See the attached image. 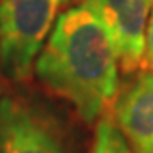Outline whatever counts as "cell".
I'll return each instance as SVG.
<instances>
[{"label":"cell","instance_id":"6da1fadb","mask_svg":"<svg viewBox=\"0 0 153 153\" xmlns=\"http://www.w3.org/2000/svg\"><path fill=\"white\" fill-rule=\"evenodd\" d=\"M48 94L73 105L87 124L111 114L119 92V61L102 22L85 5L65 10L34 61Z\"/></svg>","mask_w":153,"mask_h":153},{"label":"cell","instance_id":"7a4b0ae2","mask_svg":"<svg viewBox=\"0 0 153 153\" xmlns=\"http://www.w3.org/2000/svg\"><path fill=\"white\" fill-rule=\"evenodd\" d=\"M61 0H0V71L27 80L44 39L55 26Z\"/></svg>","mask_w":153,"mask_h":153},{"label":"cell","instance_id":"3957f363","mask_svg":"<svg viewBox=\"0 0 153 153\" xmlns=\"http://www.w3.org/2000/svg\"><path fill=\"white\" fill-rule=\"evenodd\" d=\"M0 153H70L60 128L17 97L0 100Z\"/></svg>","mask_w":153,"mask_h":153},{"label":"cell","instance_id":"277c9868","mask_svg":"<svg viewBox=\"0 0 153 153\" xmlns=\"http://www.w3.org/2000/svg\"><path fill=\"white\" fill-rule=\"evenodd\" d=\"M83 5L102 22L114 43L121 71H141L145 33L153 0H83Z\"/></svg>","mask_w":153,"mask_h":153},{"label":"cell","instance_id":"5b68a950","mask_svg":"<svg viewBox=\"0 0 153 153\" xmlns=\"http://www.w3.org/2000/svg\"><path fill=\"white\" fill-rule=\"evenodd\" d=\"M111 117L131 153H153V73L141 70L117 92Z\"/></svg>","mask_w":153,"mask_h":153},{"label":"cell","instance_id":"8992f818","mask_svg":"<svg viewBox=\"0 0 153 153\" xmlns=\"http://www.w3.org/2000/svg\"><path fill=\"white\" fill-rule=\"evenodd\" d=\"M88 153H131L111 114L102 116L97 121L92 148Z\"/></svg>","mask_w":153,"mask_h":153},{"label":"cell","instance_id":"52a82bcc","mask_svg":"<svg viewBox=\"0 0 153 153\" xmlns=\"http://www.w3.org/2000/svg\"><path fill=\"white\" fill-rule=\"evenodd\" d=\"M141 70L153 73V9L148 17L146 33H145V53H143Z\"/></svg>","mask_w":153,"mask_h":153},{"label":"cell","instance_id":"ba28073f","mask_svg":"<svg viewBox=\"0 0 153 153\" xmlns=\"http://www.w3.org/2000/svg\"><path fill=\"white\" fill-rule=\"evenodd\" d=\"M68 2H73V0H61V4H68Z\"/></svg>","mask_w":153,"mask_h":153}]
</instances>
